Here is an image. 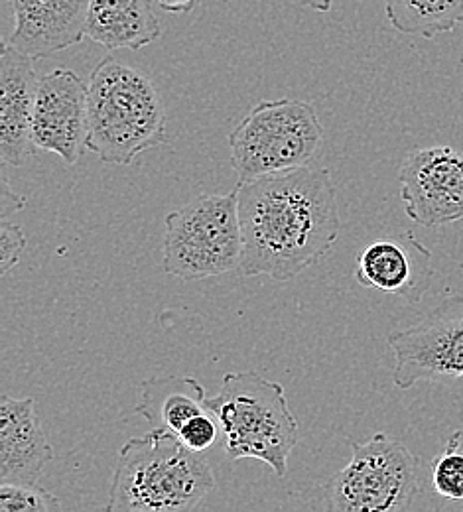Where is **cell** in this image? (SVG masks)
Segmentation results:
<instances>
[{
	"label": "cell",
	"mask_w": 463,
	"mask_h": 512,
	"mask_svg": "<svg viewBox=\"0 0 463 512\" xmlns=\"http://www.w3.org/2000/svg\"><path fill=\"white\" fill-rule=\"evenodd\" d=\"M243 276L288 282L328 256L341 233L330 172L302 166L239 182Z\"/></svg>",
	"instance_id": "6da1fadb"
},
{
	"label": "cell",
	"mask_w": 463,
	"mask_h": 512,
	"mask_svg": "<svg viewBox=\"0 0 463 512\" xmlns=\"http://www.w3.org/2000/svg\"><path fill=\"white\" fill-rule=\"evenodd\" d=\"M215 489V475L201 451L186 448L168 430L131 438L119 453L107 511H196Z\"/></svg>",
	"instance_id": "7a4b0ae2"
},
{
	"label": "cell",
	"mask_w": 463,
	"mask_h": 512,
	"mask_svg": "<svg viewBox=\"0 0 463 512\" xmlns=\"http://www.w3.org/2000/svg\"><path fill=\"white\" fill-rule=\"evenodd\" d=\"M168 142L166 113L154 83L133 65L107 56L87 83V150L111 166Z\"/></svg>",
	"instance_id": "3957f363"
},
{
	"label": "cell",
	"mask_w": 463,
	"mask_h": 512,
	"mask_svg": "<svg viewBox=\"0 0 463 512\" xmlns=\"http://www.w3.org/2000/svg\"><path fill=\"white\" fill-rule=\"evenodd\" d=\"M205 404L225 434L231 461L259 459L276 477L288 475L300 426L282 384L266 381L255 371H231L223 377L219 394Z\"/></svg>",
	"instance_id": "277c9868"
},
{
	"label": "cell",
	"mask_w": 463,
	"mask_h": 512,
	"mask_svg": "<svg viewBox=\"0 0 463 512\" xmlns=\"http://www.w3.org/2000/svg\"><path fill=\"white\" fill-rule=\"evenodd\" d=\"M162 247V270L194 282L239 270L243 229L237 188L225 195L198 199L168 213Z\"/></svg>",
	"instance_id": "5b68a950"
},
{
	"label": "cell",
	"mask_w": 463,
	"mask_h": 512,
	"mask_svg": "<svg viewBox=\"0 0 463 512\" xmlns=\"http://www.w3.org/2000/svg\"><path fill=\"white\" fill-rule=\"evenodd\" d=\"M324 142V127L308 101H259L229 136L239 182L302 168Z\"/></svg>",
	"instance_id": "8992f818"
},
{
	"label": "cell",
	"mask_w": 463,
	"mask_h": 512,
	"mask_svg": "<svg viewBox=\"0 0 463 512\" xmlns=\"http://www.w3.org/2000/svg\"><path fill=\"white\" fill-rule=\"evenodd\" d=\"M351 461L322 487L324 509L333 512L406 511L420 493L418 457L377 432L369 442L349 440Z\"/></svg>",
	"instance_id": "52a82bcc"
},
{
	"label": "cell",
	"mask_w": 463,
	"mask_h": 512,
	"mask_svg": "<svg viewBox=\"0 0 463 512\" xmlns=\"http://www.w3.org/2000/svg\"><path fill=\"white\" fill-rule=\"evenodd\" d=\"M387 343L395 353L393 381L402 390L463 377V296L448 294L416 323L389 333Z\"/></svg>",
	"instance_id": "ba28073f"
},
{
	"label": "cell",
	"mask_w": 463,
	"mask_h": 512,
	"mask_svg": "<svg viewBox=\"0 0 463 512\" xmlns=\"http://www.w3.org/2000/svg\"><path fill=\"white\" fill-rule=\"evenodd\" d=\"M400 199L420 227L436 229L463 219V154L452 146L420 148L404 160Z\"/></svg>",
	"instance_id": "9c48e42d"
},
{
	"label": "cell",
	"mask_w": 463,
	"mask_h": 512,
	"mask_svg": "<svg viewBox=\"0 0 463 512\" xmlns=\"http://www.w3.org/2000/svg\"><path fill=\"white\" fill-rule=\"evenodd\" d=\"M32 140L66 166H75L87 150V85L75 71L52 69L40 77Z\"/></svg>",
	"instance_id": "30bf717a"
},
{
	"label": "cell",
	"mask_w": 463,
	"mask_h": 512,
	"mask_svg": "<svg viewBox=\"0 0 463 512\" xmlns=\"http://www.w3.org/2000/svg\"><path fill=\"white\" fill-rule=\"evenodd\" d=\"M432 253L412 235L369 243L355 258V280L369 290L418 304L432 282Z\"/></svg>",
	"instance_id": "8fae6325"
},
{
	"label": "cell",
	"mask_w": 463,
	"mask_h": 512,
	"mask_svg": "<svg viewBox=\"0 0 463 512\" xmlns=\"http://www.w3.org/2000/svg\"><path fill=\"white\" fill-rule=\"evenodd\" d=\"M34 60L8 42L0 56V154L6 166H24L34 156L32 117L40 77Z\"/></svg>",
	"instance_id": "7c38bea8"
},
{
	"label": "cell",
	"mask_w": 463,
	"mask_h": 512,
	"mask_svg": "<svg viewBox=\"0 0 463 512\" xmlns=\"http://www.w3.org/2000/svg\"><path fill=\"white\" fill-rule=\"evenodd\" d=\"M89 0H12L14 30L6 42L32 60H44L87 38Z\"/></svg>",
	"instance_id": "4fadbf2b"
},
{
	"label": "cell",
	"mask_w": 463,
	"mask_h": 512,
	"mask_svg": "<svg viewBox=\"0 0 463 512\" xmlns=\"http://www.w3.org/2000/svg\"><path fill=\"white\" fill-rule=\"evenodd\" d=\"M54 451L32 398H0V483L38 485Z\"/></svg>",
	"instance_id": "5bb4252c"
},
{
	"label": "cell",
	"mask_w": 463,
	"mask_h": 512,
	"mask_svg": "<svg viewBox=\"0 0 463 512\" xmlns=\"http://www.w3.org/2000/svg\"><path fill=\"white\" fill-rule=\"evenodd\" d=\"M85 30L109 52L140 50L162 34L150 0H89Z\"/></svg>",
	"instance_id": "9a60e30c"
},
{
	"label": "cell",
	"mask_w": 463,
	"mask_h": 512,
	"mask_svg": "<svg viewBox=\"0 0 463 512\" xmlns=\"http://www.w3.org/2000/svg\"><path fill=\"white\" fill-rule=\"evenodd\" d=\"M205 388L194 377H152L140 386L134 408L152 428L178 432L201 412H207Z\"/></svg>",
	"instance_id": "2e32d148"
},
{
	"label": "cell",
	"mask_w": 463,
	"mask_h": 512,
	"mask_svg": "<svg viewBox=\"0 0 463 512\" xmlns=\"http://www.w3.org/2000/svg\"><path fill=\"white\" fill-rule=\"evenodd\" d=\"M385 14L400 34L432 40L463 24V0H385Z\"/></svg>",
	"instance_id": "e0dca14e"
},
{
	"label": "cell",
	"mask_w": 463,
	"mask_h": 512,
	"mask_svg": "<svg viewBox=\"0 0 463 512\" xmlns=\"http://www.w3.org/2000/svg\"><path fill=\"white\" fill-rule=\"evenodd\" d=\"M434 491L446 501H463V430L452 434L430 467Z\"/></svg>",
	"instance_id": "ac0fdd59"
},
{
	"label": "cell",
	"mask_w": 463,
	"mask_h": 512,
	"mask_svg": "<svg viewBox=\"0 0 463 512\" xmlns=\"http://www.w3.org/2000/svg\"><path fill=\"white\" fill-rule=\"evenodd\" d=\"M62 503L40 485L0 483V512H56Z\"/></svg>",
	"instance_id": "d6986e66"
},
{
	"label": "cell",
	"mask_w": 463,
	"mask_h": 512,
	"mask_svg": "<svg viewBox=\"0 0 463 512\" xmlns=\"http://www.w3.org/2000/svg\"><path fill=\"white\" fill-rule=\"evenodd\" d=\"M213 412H201L198 416H194L180 432H178V438L182 440V444L186 448L194 449V451H205V449L211 448L217 440V426L219 422H215L213 418Z\"/></svg>",
	"instance_id": "ffe728a7"
},
{
	"label": "cell",
	"mask_w": 463,
	"mask_h": 512,
	"mask_svg": "<svg viewBox=\"0 0 463 512\" xmlns=\"http://www.w3.org/2000/svg\"><path fill=\"white\" fill-rule=\"evenodd\" d=\"M26 249V237L20 227L2 219L0 223V276H6L18 262Z\"/></svg>",
	"instance_id": "44dd1931"
},
{
	"label": "cell",
	"mask_w": 463,
	"mask_h": 512,
	"mask_svg": "<svg viewBox=\"0 0 463 512\" xmlns=\"http://www.w3.org/2000/svg\"><path fill=\"white\" fill-rule=\"evenodd\" d=\"M26 207V197L12 192L6 170H2V190H0V217L8 219L12 213H18Z\"/></svg>",
	"instance_id": "7402d4cb"
},
{
	"label": "cell",
	"mask_w": 463,
	"mask_h": 512,
	"mask_svg": "<svg viewBox=\"0 0 463 512\" xmlns=\"http://www.w3.org/2000/svg\"><path fill=\"white\" fill-rule=\"evenodd\" d=\"M162 10L174 12V14H186L192 12L198 4V0H154Z\"/></svg>",
	"instance_id": "603a6c76"
},
{
	"label": "cell",
	"mask_w": 463,
	"mask_h": 512,
	"mask_svg": "<svg viewBox=\"0 0 463 512\" xmlns=\"http://www.w3.org/2000/svg\"><path fill=\"white\" fill-rule=\"evenodd\" d=\"M304 6L316 10V12H328L331 8L333 0H300Z\"/></svg>",
	"instance_id": "cb8c5ba5"
}]
</instances>
